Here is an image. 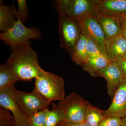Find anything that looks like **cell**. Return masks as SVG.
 Returning <instances> with one entry per match:
<instances>
[{
    "instance_id": "6da1fadb",
    "label": "cell",
    "mask_w": 126,
    "mask_h": 126,
    "mask_svg": "<svg viewBox=\"0 0 126 126\" xmlns=\"http://www.w3.org/2000/svg\"><path fill=\"white\" fill-rule=\"evenodd\" d=\"M5 64L18 81H31L35 79L42 69L39 64L37 53L31 45L16 48Z\"/></svg>"
},
{
    "instance_id": "7a4b0ae2",
    "label": "cell",
    "mask_w": 126,
    "mask_h": 126,
    "mask_svg": "<svg viewBox=\"0 0 126 126\" xmlns=\"http://www.w3.org/2000/svg\"><path fill=\"white\" fill-rule=\"evenodd\" d=\"M35 79L34 88L47 101L52 102L65 98L64 82L62 77L42 69Z\"/></svg>"
},
{
    "instance_id": "3957f363",
    "label": "cell",
    "mask_w": 126,
    "mask_h": 126,
    "mask_svg": "<svg viewBox=\"0 0 126 126\" xmlns=\"http://www.w3.org/2000/svg\"><path fill=\"white\" fill-rule=\"evenodd\" d=\"M41 36L38 29L34 27L27 28L18 18L12 28L0 33V39L10 45L13 50L21 46L31 45L30 39H39Z\"/></svg>"
},
{
    "instance_id": "277c9868",
    "label": "cell",
    "mask_w": 126,
    "mask_h": 126,
    "mask_svg": "<svg viewBox=\"0 0 126 126\" xmlns=\"http://www.w3.org/2000/svg\"><path fill=\"white\" fill-rule=\"evenodd\" d=\"M89 103L75 92L60 101L59 107L63 115L64 122L75 123L85 122L86 111Z\"/></svg>"
},
{
    "instance_id": "5b68a950",
    "label": "cell",
    "mask_w": 126,
    "mask_h": 126,
    "mask_svg": "<svg viewBox=\"0 0 126 126\" xmlns=\"http://www.w3.org/2000/svg\"><path fill=\"white\" fill-rule=\"evenodd\" d=\"M14 95L18 107L29 118L36 112L47 108L51 104L35 88L31 92L27 93L19 91L15 88Z\"/></svg>"
},
{
    "instance_id": "8992f818",
    "label": "cell",
    "mask_w": 126,
    "mask_h": 126,
    "mask_svg": "<svg viewBox=\"0 0 126 126\" xmlns=\"http://www.w3.org/2000/svg\"><path fill=\"white\" fill-rule=\"evenodd\" d=\"M99 0H59L55 1V8L59 16L77 19L81 16L93 13Z\"/></svg>"
},
{
    "instance_id": "52a82bcc",
    "label": "cell",
    "mask_w": 126,
    "mask_h": 126,
    "mask_svg": "<svg viewBox=\"0 0 126 126\" xmlns=\"http://www.w3.org/2000/svg\"><path fill=\"white\" fill-rule=\"evenodd\" d=\"M81 33L90 39L102 52L105 53L106 39L103 31L93 13L84 14L77 19Z\"/></svg>"
},
{
    "instance_id": "ba28073f",
    "label": "cell",
    "mask_w": 126,
    "mask_h": 126,
    "mask_svg": "<svg viewBox=\"0 0 126 126\" xmlns=\"http://www.w3.org/2000/svg\"><path fill=\"white\" fill-rule=\"evenodd\" d=\"M59 21L61 47L70 55L80 37V29L76 20L59 16Z\"/></svg>"
},
{
    "instance_id": "9c48e42d",
    "label": "cell",
    "mask_w": 126,
    "mask_h": 126,
    "mask_svg": "<svg viewBox=\"0 0 126 126\" xmlns=\"http://www.w3.org/2000/svg\"><path fill=\"white\" fill-rule=\"evenodd\" d=\"M15 87L0 91V106L10 111L14 116L15 126H30L29 118L18 107L14 97Z\"/></svg>"
},
{
    "instance_id": "30bf717a",
    "label": "cell",
    "mask_w": 126,
    "mask_h": 126,
    "mask_svg": "<svg viewBox=\"0 0 126 126\" xmlns=\"http://www.w3.org/2000/svg\"><path fill=\"white\" fill-rule=\"evenodd\" d=\"M106 117H117L123 118L126 116V79H123L115 92L111 103L103 111Z\"/></svg>"
},
{
    "instance_id": "8fae6325",
    "label": "cell",
    "mask_w": 126,
    "mask_h": 126,
    "mask_svg": "<svg viewBox=\"0 0 126 126\" xmlns=\"http://www.w3.org/2000/svg\"><path fill=\"white\" fill-rule=\"evenodd\" d=\"M93 14L95 16L115 18L126 16V0H99Z\"/></svg>"
},
{
    "instance_id": "7c38bea8",
    "label": "cell",
    "mask_w": 126,
    "mask_h": 126,
    "mask_svg": "<svg viewBox=\"0 0 126 126\" xmlns=\"http://www.w3.org/2000/svg\"><path fill=\"white\" fill-rule=\"evenodd\" d=\"M97 77H102L106 79L108 93L112 99L123 79L117 64L115 62H112L106 67L99 71L97 73Z\"/></svg>"
},
{
    "instance_id": "4fadbf2b",
    "label": "cell",
    "mask_w": 126,
    "mask_h": 126,
    "mask_svg": "<svg viewBox=\"0 0 126 126\" xmlns=\"http://www.w3.org/2000/svg\"><path fill=\"white\" fill-rule=\"evenodd\" d=\"M105 54L112 62L122 58L126 53V40L121 34L106 40Z\"/></svg>"
},
{
    "instance_id": "5bb4252c",
    "label": "cell",
    "mask_w": 126,
    "mask_h": 126,
    "mask_svg": "<svg viewBox=\"0 0 126 126\" xmlns=\"http://www.w3.org/2000/svg\"><path fill=\"white\" fill-rule=\"evenodd\" d=\"M18 20L17 10L14 5H4L0 1V31L5 32L11 29Z\"/></svg>"
},
{
    "instance_id": "9a60e30c",
    "label": "cell",
    "mask_w": 126,
    "mask_h": 126,
    "mask_svg": "<svg viewBox=\"0 0 126 126\" xmlns=\"http://www.w3.org/2000/svg\"><path fill=\"white\" fill-rule=\"evenodd\" d=\"M101 27L106 40L121 34L117 18L107 16H96Z\"/></svg>"
},
{
    "instance_id": "2e32d148",
    "label": "cell",
    "mask_w": 126,
    "mask_h": 126,
    "mask_svg": "<svg viewBox=\"0 0 126 126\" xmlns=\"http://www.w3.org/2000/svg\"><path fill=\"white\" fill-rule=\"evenodd\" d=\"M112 62L105 54L88 58L81 67L84 70L88 72L92 77H96L97 73L99 71L106 67Z\"/></svg>"
},
{
    "instance_id": "e0dca14e",
    "label": "cell",
    "mask_w": 126,
    "mask_h": 126,
    "mask_svg": "<svg viewBox=\"0 0 126 126\" xmlns=\"http://www.w3.org/2000/svg\"><path fill=\"white\" fill-rule=\"evenodd\" d=\"M87 39L82 33L73 52L70 54L72 60L81 67L88 59L87 50Z\"/></svg>"
},
{
    "instance_id": "ac0fdd59",
    "label": "cell",
    "mask_w": 126,
    "mask_h": 126,
    "mask_svg": "<svg viewBox=\"0 0 126 126\" xmlns=\"http://www.w3.org/2000/svg\"><path fill=\"white\" fill-rule=\"evenodd\" d=\"M18 80L5 64L0 66V91L15 87Z\"/></svg>"
},
{
    "instance_id": "d6986e66",
    "label": "cell",
    "mask_w": 126,
    "mask_h": 126,
    "mask_svg": "<svg viewBox=\"0 0 126 126\" xmlns=\"http://www.w3.org/2000/svg\"><path fill=\"white\" fill-rule=\"evenodd\" d=\"M103 111L89 103L86 111L85 121L89 126H98L101 121L105 118Z\"/></svg>"
},
{
    "instance_id": "ffe728a7",
    "label": "cell",
    "mask_w": 126,
    "mask_h": 126,
    "mask_svg": "<svg viewBox=\"0 0 126 126\" xmlns=\"http://www.w3.org/2000/svg\"><path fill=\"white\" fill-rule=\"evenodd\" d=\"M64 121V117L59 106L52 103V110L47 113L46 126H56Z\"/></svg>"
},
{
    "instance_id": "44dd1931",
    "label": "cell",
    "mask_w": 126,
    "mask_h": 126,
    "mask_svg": "<svg viewBox=\"0 0 126 126\" xmlns=\"http://www.w3.org/2000/svg\"><path fill=\"white\" fill-rule=\"evenodd\" d=\"M49 110L45 108L39 111L29 118L30 126H46L47 113Z\"/></svg>"
},
{
    "instance_id": "7402d4cb",
    "label": "cell",
    "mask_w": 126,
    "mask_h": 126,
    "mask_svg": "<svg viewBox=\"0 0 126 126\" xmlns=\"http://www.w3.org/2000/svg\"><path fill=\"white\" fill-rule=\"evenodd\" d=\"M0 126H15V121L10 111L0 107Z\"/></svg>"
},
{
    "instance_id": "603a6c76",
    "label": "cell",
    "mask_w": 126,
    "mask_h": 126,
    "mask_svg": "<svg viewBox=\"0 0 126 126\" xmlns=\"http://www.w3.org/2000/svg\"><path fill=\"white\" fill-rule=\"evenodd\" d=\"M18 10L17 11V16L20 21L24 24L27 22L28 19V9L27 2L25 0H18Z\"/></svg>"
},
{
    "instance_id": "cb8c5ba5",
    "label": "cell",
    "mask_w": 126,
    "mask_h": 126,
    "mask_svg": "<svg viewBox=\"0 0 126 126\" xmlns=\"http://www.w3.org/2000/svg\"><path fill=\"white\" fill-rule=\"evenodd\" d=\"M87 50L88 58L106 54L105 53L102 52L99 49L92 40L88 38H87Z\"/></svg>"
},
{
    "instance_id": "d4e9b609",
    "label": "cell",
    "mask_w": 126,
    "mask_h": 126,
    "mask_svg": "<svg viewBox=\"0 0 126 126\" xmlns=\"http://www.w3.org/2000/svg\"><path fill=\"white\" fill-rule=\"evenodd\" d=\"M122 118L115 116L104 118L101 121L98 126H121Z\"/></svg>"
},
{
    "instance_id": "484cf974",
    "label": "cell",
    "mask_w": 126,
    "mask_h": 126,
    "mask_svg": "<svg viewBox=\"0 0 126 126\" xmlns=\"http://www.w3.org/2000/svg\"><path fill=\"white\" fill-rule=\"evenodd\" d=\"M114 62L118 65L123 79H126V59L120 58Z\"/></svg>"
},
{
    "instance_id": "4316f807",
    "label": "cell",
    "mask_w": 126,
    "mask_h": 126,
    "mask_svg": "<svg viewBox=\"0 0 126 126\" xmlns=\"http://www.w3.org/2000/svg\"><path fill=\"white\" fill-rule=\"evenodd\" d=\"M119 22L121 34L126 40V16L117 18Z\"/></svg>"
},
{
    "instance_id": "83f0119b",
    "label": "cell",
    "mask_w": 126,
    "mask_h": 126,
    "mask_svg": "<svg viewBox=\"0 0 126 126\" xmlns=\"http://www.w3.org/2000/svg\"><path fill=\"white\" fill-rule=\"evenodd\" d=\"M63 124L64 126H89L85 122L75 123L63 122Z\"/></svg>"
},
{
    "instance_id": "f1b7e54d",
    "label": "cell",
    "mask_w": 126,
    "mask_h": 126,
    "mask_svg": "<svg viewBox=\"0 0 126 126\" xmlns=\"http://www.w3.org/2000/svg\"><path fill=\"white\" fill-rule=\"evenodd\" d=\"M121 126H126V116L122 118V122Z\"/></svg>"
},
{
    "instance_id": "f546056e",
    "label": "cell",
    "mask_w": 126,
    "mask_h": 126,
    "mask_svg": "<svg viewBox=\"0 0 126 126\" xmlns=\"http://www.w3.org/2000/svg\"><path fill=\"white\" fill-rule=\"evenodd\" d=\"M56 126H64L63 124V122H62L61 123L58 124Z\"/></svg>"
},
{
    "instance_id": "4dcf8cb0",
    "label": "cell",
    "mask_w": 126,
    "mask_h": 126,
    "mask_svg": "<svg viewBox=\"0 0 126 126\" xmlns=\"http://www.w3.org/2000/svg\"><path fill=\"white\" fill-rule=\"evenodd\" d=\"M122 58H123L126 59V53L124 55V56H123V57Z\"/></svg>"
},
{
    "instance_id": "1f68e13d",
    "label": "cell",
    "mask_w": 126,
    "mask_h": 126,
    "mask_svg": "<svg viewBox=\"0 0 126 126\" xmlns=\"http://www.w3.org/2000/svg\"></svg>"
}]
</instances>
